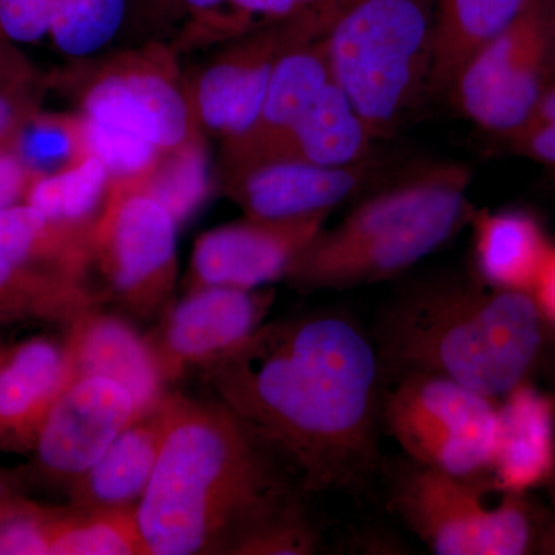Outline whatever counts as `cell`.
<instances>
[{
  "instance_id": "16",
  "label": "cell",
  "mask_w": 555,
  "mask_h": 555,
  "mask_svg": "<svg viewBox=\"0 0 555 555\" xmlns=\"http://www.w3.org/2000/svg\"><path fill=\"white\" fill-rule=\"evenodd\" d=\"M64 327L75 378L104 377L118 383L133 398L138 418L158 406L169 392L149 337H141L124 318L94 306Z\"/></svg>"
},
{
  "instance_id": "35",
  "label": "cell",
  "mask_w": 555,
  "mask_h": 555,
  "mask_svg": "<svg viewBox=\"0 0 555 555\" xmlns=\"http://www.w3.org/2000/svg\"><path fill=\"white\" fill-rule=\"evenodd\" d=\"M54 0H0V33L10 42L33 43L50 35Z\"/></svg>"
},
{
  "instance_id": "29",
  "label": "cell",
  "mask_w": 555,
  "mask_h": 555,
  "mask_svg": "<svg viewBox=\"0 0 555 555\" xmlns=\"http://www.w3.org/2000/svg\"><path fill=\"white\" fill-rule=\"evenodd\" d=\"M126 9V0H54L51 39L67 56H90L115 38Z\"/></svg>"
},
{
  "instance_id": "24",
  "label": "cell",
  "mask_w": 555,
  "mask_h": 555,
  "mask_svg": "<svg viewBox=\"0 0 555 555\" xmlns=\"http://www.w3.org/2000/svg\"><path fill=\"white\" fill-rule=\"evenodd\" d=\"M476 261L486 286L531 292L551 251L534 218L517 211H474Z\"/></svg>"
},
{
  "instance_id": "13",
  "label": "cell",
  "mask_w": 555,
  "mask_h": 555,
  "mask_svg": "<svg viewBox=\"0 0 555 555\" xmlns=\"http://www.w3.org/2000/svg\"><path fill=\"white\" fill-rule=\"evenodd\" d=\"M328 215L287 219L248 218L203 233L190 268V291L222 286L254 291L286 278Z\"/></svg>"
},
{
  "instance_id": "26",
  "label": "cell",
  "mask_w": 555,
  "mask_h": 555,
  "mask_svg": "<svg viewBox=\"0 0 555 555\" xmlns=\"http://www.w3.org/2000/svg\"><path fill=\"white\" fill-rule=\"evenodd\" d=\"M49 555H149L137 506L62 507Z\"/></svg>"
},
{
  "instance_id": "18",
  "label": "cell",
  "mask_w": 555,
  "mask_h": 555,
  "mask_svg": "<svg viewBox=\"0 0 555 555\" xmlns=\"http://www.w3.org/2000/svg\"><path fill=\"white\" fill-rule=\"evenodd\" d=\"M332 78L323 36L284 51L273 67L254 129L225 144L228 170L276 156L288 133Z\"/></svg>"
},
{
  "instance_id": "7",
  "label": "cell",
  "mask_w": 555,
  "mask_h": 555,
  "mask_svg": "<svg viewBox=\"0 0 555 555\" xmlns=\"http://www.w3.org/2000/svg\"><path fill=\"white\" fill-rule=\"evenodd\" d=\"M382 422L414 465L463 478L489 473L496 401L452 379L404 374L383 396Z\"/></svg>"
},
{
  "instance_id": "3",
  "label": "cell",
  "mask_w": 555,
  "mask_h": 555,
  "mask_svg": "<svg viewBox=\"0 0 555 555\" xmlns=\"http://www.w3.org/2000/svg\"><path fill=\"white\" fill-rule=\"evenodd\" d=\"M434 281L390 302L379 317V361L397 377L438 375L500 400L525 382L545 341L531 292Z\"/></svg>"
},
{
  "instance_id": "6",
  "label": "cell",
  "mask_w": 555,
  "mask_h": 555,
  "mask_svg": "<svg viewBox=\"0 0 555 555\" xmlns=\"http://www.w3.org/2000/svg\"><path fill=\"white\" fill-rule=\"evenodd\" d=\"M483 477L449 476L414 465L398 478L392 505L412 532L438 555H524L542 528L520 494L489 506Z\"/></svg>"
},
{
  "instance_id": "41",
  "label": "cell",
  "mask_w": 555,
  "mask_h": 555,
  "mask_svg": "<svg viewBox=\"0 0 555 555\" xmlns=\"http://www.w3.org/2000/svg\"><path fill=\"white\" fill-rule=\"evenodd\" d=\"M16 495V489L10 483L9 478L0 474V507L5 505L11 496Z\"/></svg>"
},
{
  "instance_id": "40",
  "label": "cell",
  "mask_w": 555,
  "mask_h": 555,
  "mask_svg": "<svg viewBox=\"0 0 555 555\" xmlns=\"http://www.w3.org/2000/svg\"><path fill=\"white\" fill-rule=\"evenodd\" d=\"M526 124H550V126H555V83L546 91L545 96L539 102L524 126Z\"/></svg>"
},
{
  "instance_id": "44",
  "label": "cell",
  "mask_w": 555,
  "mask_h": 555,
  "mask_svg": "<svg viewBox=\"0 0 555 555\" xmlns=\"http://www.w3.org/2000/svg\"><path fill=\"white\" fill-rule=\"evenodd\" d=\"M553 478H554V481H555V473H554V476H553Z\"/></svg>"
},
{
  "instance_id": "2",
  "label": "cell",
  "mask_w": 555,
  "mask_h": 555,
  "mask_svg": "<svg viewBox=\"0 0 555 555\" xmlns=\"http://www.w3.org/2000/svg\"><path fill=\"white\" fill-rule=\"evenodd\" d=\"M283 466L217 398L177 392L155 473L137 505L147 554L228 553L247 526L291 496Z\"/></svg>"
},
{
  "instance_id": "33",
  "label": "cell",
  "mask_w": 555,
  "mask_h": 555,
  "mask_svg": "<svg viewBox=\"0 0 555 555\" xmlns=\"http://www.w3.org/2000/svg\"><path fill=\"white\" fill-rule=\"evenodd\" d=\"M61 509L11 496L0 507V555H49Z\"/></svg>"
},
{
  "instance_id": "22",
  "label": "cell",
  "mask_w": 555,
  "mask_h": 555,
  "mask_svg": "<svg viewBox=\"0 0 555 555\" xmlns=\"http://www.w3.org/2000/svg\"><path fill=\"white\" fill-rule=\"evenodd\" d=\"M429 89L451 98L460 73L517 16L525 0H434Z\"/></svg>"
},
{
  "instance_id": "5",
  "label": "cell",
  "mask_w": 555,
  "mask_h": 555,
  "mask_svg": "<svg viewBox=\"0 0 555 555\" xmlns=\"http://www.w3.org/2000/svg\"><path fill=\"white\" fill-rule=\"evenodd\" d=\"M434 0H345L324 33L332 78L372 138L392 134L433 64Z\"/></svg>"
},
{
  "instance_id": "43",
  "label": "cell",
  "mask_w": 555,
  "mask_h": 555,
  "mask_svg": "<svg viewBox=\"0 0 555 555\" xmlns=\"http://www.w3.org/2000/svg\"><path fill=\"white\" fill-rule=\"evenodd\" d=\"M3 349H5V347L0 346V356H2V353H3Z\"/></svg>"
},
{
  "instance_id": "27",
  "label": "cell",
  "mask_w": 555,
  "mask_h": 555,
  "mask_svg": "<svg viewBox=\"0 0 555 555\" xmlns=\"http://www.w3.org/2000/svg\"><path fill=\"white\" fill-rule=\"evenodd\" d=\"M112 179L107 169L87 156L56 173L35 178L25 203L53 221L89 225L100 217Z\"/></svg>"
},
{
  "instance_id": "37",
  "label": "cell",
  "mask_w": 555,
  "mask_h": 555,
  "mask_svg": "<svg viewBox=\"0 0 555 555\" xmlns=\"http://www.w3.org/2000/svg\"><path fill=\"white\" fill-rule=\"evenodd\" d=\"M229 2L238 11V22L244 28L251 16L268 17L276 22L299 13L297 0H229Z\"/></svg>"
},
{
  "instance_id": "36",
  "label": "cell",
  "mask_w": 555,
  "mask_h": 555,
  "mask_svg": "<svg viewBox=\"0 0 555 555\" xmlns=\"http://www.w3.org/2000/svg\"><path fill=\"white\" fill-rule=\"evenodd\" d=\"M35 178L13 149L0 150V210L25 203Z\"/></svg>"
},
{
  "instance_id": "14",
  "label": "cell",
  "mask_w": 555,
  "mask_h": 555,
  "mask_svg": "<svg viewBox=\"0 0 555 555\" xmlns=\"http://www.w3.org/2000/svg\"><path fill=\"white\" fill-rule=\"evenodd\" d=\"M134 420L133 398L118 383L104 377L73 379L47 416L33 451L39 473L68 488Z\"/></svg>"
},
{
  "instance_id": "4",
  "label": "cell",
  "mask_w": 555,
  "mask_h": 555,
  "mask_svg": "<svg viewBox=\"0 0 555 555\" xmlns=\"http://www.w3.org/2000/svg\"><path fill=\"white\" fill-rule=\"evenodd\" d=\"M470 173L463 164L427 166L358 204L321 230L288 269L301 291H341L406 272L473 218Z\"/></svg>"
},
{
  "instance_id": "20",
  "label": "cell",
  "mask_w": 555,
  "mask_h": 555,
  "mask_svg": "<svg viewBox=\"0 0 555 555\" xmlns=\"http://www.w3.org/2000/svg\"><path fill=\"white\" fill-rule=\"evenodd\" d=\"M555 473V408L534 387L521 383L496 400V427L489 476L505 492L526 489Z\"/></svg>"
},
{
  "instance_id": "1",
  "label": "cell",
  "mask_w": 555,
  "mask_h": 555,
  "mask_svg": "<svg viewBox=\"0 0 555 555\" xmlns=\"http://www.w3.org/2000/svg\"><path fill=\"white\" fill-rule=\"evenodd\" d=\"M382 369L352 318L318 312L262 324L203 372L306 491L324 492L357 488L377 463Z\"/></svg>"
},
{
  "instance_id": "17",
  "label": "cell",
  "mask_w": 555,
  "mask_h": 555,
  "mask_svg": "<svg viewBox=\"0 0 555 555\" xmlns=\"http://www.w3.org/2000/svg\"><path fill=\"white\" fill-rule=\"evenodd\" d=\"M75 379L64 343L35 337L0 356V452L30 454L56 401Z\"/></svg>"
},
{
  "instance_id": "39",
  "label": "cell",
  "mask_w": 555,
  "mask_h": 555,
  "mask_svg": "<svg viewBox=\"0 0 555 555\" xmlns=\"http://www.w3.org/2000/svg\"><path fill=\"white\" fill-rule=\"evenodd\" d=\"M31 64L24 56L21 51L10 42L5 36L0 33V82L17 78V76L25 75V73L33 72Z\"/></svg>"
},
{
  "instance_id": "34",
  "label": "cell",
  "mask_w": 555,
  "mask_h": 555,
  "mask_svg": "<svg viewBox=\"0 0 555 555\" xmlns=\"http://www.w3.org/2000/svg\"><path fill=\"white\" fill-rule=\"evenodd\" d=\"M43 90L36 69L0 82V150L14 149L21 131L39 113Z\"/></svg>"
},
{
  "instance_id": "23",
  "label": "cell",
  "mask_w": 555,
  "mask_h": 555,
  "mask_svg": "<svg viewBox=\"0 0 555 555\" xmlns=\"http://www.w3.org/2000/svg\"><path fill=\"white\" fill-rule=\"evenodd\" d=\"M374 141L352 102L332 79L273 158H297L321 167L357 166L366 160Z\"/></svg>"
},
{
  "instance_id": "32",
  "label": "cell",
  "mask_w": 555,
  "mask_h": 555,
  "mask_svg": "<svg viewBox=\"0 0 555 555\" xmlns=\"http://www.w3.org/2000/svg\"><path fill=\"white\" fill-rule=\"evenodd\" d=\"M80 119L87 156L100 160L113 184L144 181L163 156L158 147L137 134L102 126L82 115Z\"/></svg>"
},
{
  "instance_id": "11",
  "label": "cell",
  "mask_w": 555,
  "mask_h": 555,
  "mask_svg": "<svg viewBox=\"0 0 555 555\" xmlns=\"http://www.w3.org/2000/svg\"><path fill=\"white\" fill-rule=\"evenodd\" d=\"M80 115L137 134L163 153L201 138L190 94L160 51L122 57L101 68L82 91Z\"/></svg>"
},
{
  "instance_id": "28",
  "label": "cell",
  "mask_w": 555,
  "mask_h": 555,
  "mask_svg": "<svg viewBox=\"0 0 555 555\" xmlns=\"http://www.w3.org/2000/svg\"><path fill=\"white\" fill-rule=\"evenodd\" d=\"M138 184L169 211L178 225L188 221L211 189L203 139L163 153L152 173Z\"/></svg>"
},
{
  "instance_id": "31",
  "label": "cell",
  "mask_w": 555,
  "mask_h": 555,
  "mask_svg": "<svg viewBox=\"0 0 555 555\" xmlns=\"http://www.w3.org/2000/svg\"><path fill=\"white\" fill-rule=\"evenodd\" d=\"M14 152L36 175L56 173L87 158L80 115L36 113L17 138Z\"/></svg>"
},
{
  "instance_id": "8",
  "label": "cell",
  "mask_w": 555,
  "mask_h": 555,
  "mask_svg": "<svg viewBox=\"0 0 555 555\" xmlns=\"http://www.w3.org/2000/svg\"><path fill=\"white\" fill-rule=\"evenodd\" d=\"M178 222L138 182L109 185L94 222L91 270L104 280L102 298L152 318L170 306L178 278Z\"/></svg>"
},
{
  "instance_id": "25",
  "label": "cell",
  "mask_w": 555,
  "mask_h": 555,
  "mask_svg": "<svg viewBox=\"0 0 555 555\" xmlns=\"http://www.w3.org/2000/svg\"><path fill=\"white\" fill-rule=\"evenodd\" d=\"M101 302L93 287L22 268L0 255V326L28 321L65 326L80 312Z\"/></svg>"
},
{
  "instance_id": "42",
  "label": "cell",
  "mask_w": 555,
  "mask_h": 555,
  "mask_svg": "<svg viewBox=\"0 0 555 555\" xmlns=\"http://www.w3.org/2000/svg\"><path fill=\"white\" fill-rule=\"evenodd\" d=\"M553 3V27H554V38H555V0H551Z\"/></svg>"
},
{
  "instance_id": "15",
  "label": "cell",
  "mask_w": 555,
  "mask_h": 555,
  "mask_svg": "<svg viewBox=\"0 0 555 555\" xmlns=\"http://www.w3.org/2000/svg\"><path fill=\"white\" fill-rule=\"evenodd\" d=\"M371 177L366 160L321 167L297 158H270L228 170V190L248 218L287 219L331 214Z\"/></svg>"
},
{
  "instance_id": "21",
  "label": "cell",
  "mask_w": 555,
  "mask_h": 555,
  "mask_svg": "<svg viewBox=\"0 0 555 555\" xmlns=\"http://www.w3.org/2000/svg\"><path fill=\"white\" fill-rule=\"evenodd\" d=\"M94 222L76 225L53 221L28 203L3 208L0 255L22 268L90 286Z\"/></svg>"
},
{
  "instance_id": "38",
  "label": "cell",
  "mask_w": 555,
  "mask_h": 555,
  "mask_svg": "<svg viewBox=\"0 0 555 555\" xmlns=\"http://www.w3.org/2000/svg\"><path fill=\"white\" fill-rule=\"evenodd\" d=\"M531 294L539 306L543 320L555 324V248H551L547 254L534 286L531 288Z\"/></svg>"
},
{
  "instance_id": "10",
  "label": "cell",
  "mask_w": 555,
  "mask_h": 555,
  "mask_svg": "<svg viewBox=\"0 0 555 555\" xmlns=\"http://www.w3.org/2000/svg\"><path fill=\"white\" fill-rule=\"evenodd\" d=\"M335 14L334 3L321 0L248 36L208 65L189 93L199 126L224 139L225 144L247 134L261 115L278 57L297 43L321 38Z\"/></svg>"
},
{
  "instance_id": "19",
  "label": "cell",
  "mask_w": 555,
  "mask_h": 555,
  "mask_svg": "<svg viewBox=\"0 0 555 555\" xmlns=\"http://www.w3.org/2000/svg\"><path fill=\"white\" fill-rule=\"evenodd\" d=\"M177 392L139 416L101 459L68 486L69 506L79 509L137 506L150 483L173 415Z\"/></svg>"
},
{
  "instance_id": "30",
  "label": "cell",
  "mask_w": 555,
  "mask_h": 555,
  "mask_svg": "<svg viewBox=\"0 0 555 555\" xmlns=\"http://www.w3.org/2000/svg\"><path fill=\"white\" fill-rule=\"evenodd\" d=\"M321 537L294 496L247 526L232 543L230 555H310Z\"/></svg>"
},
{
  "instance_id": "9",
  "label": "cell",
  "mask_w": 555,
  "mask_h": 555,
  "mask_svg": "<svg viewBox=\"0 0 555 555\" xmlns=\"http://www.w3.org/2000/svg\"><path fill=\"white\" fill-rule=\"evenodd\" d=\"M554 83L553 3L525 0L467 62L451 100L477 126L505 138L524 126Z\"/></svg>"
},
{
  "instance_id": "12",
  "label": "cell",
  "mask_w": 555,
  "mask_h": 555,
  "mask_svg": "<svg viewBox=\"0 0 555 555\" xmlns=\"http://www.w3.org/2000/svg\"><path fill=\"white\" fill-rule=\"evenodd\" d=\"M269 292L210 286L189 291L164 312L149 337L167 385L189 369H207L243 345L266 323Z\"/></svg>"
}]
</instances>
